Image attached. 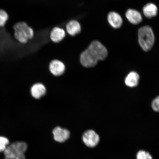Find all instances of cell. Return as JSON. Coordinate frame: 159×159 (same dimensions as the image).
Here are the masks:
<instances>
[{
	"label": "cell",
	"instance_id": "11",
	"mask_svg": "<svg viewBox=\"0 0 159 159\" xmlns=\"http://www.w3.org/2000/svg\"><path fill=\"white\" fill-rule=\"evenodd\" d=\"M125 15L127 19L132 24L138 25L142 21V15L136 10L129 9L126 11Z\"/></svg>",
	"mask_w": 159,
	"mask_h": 159
},
{
	"label": "cell",
	"instance_id": "18",
	"mask_svg": "<svg viewBox=\"0 0 159 159\" xmlns=\"http://www.w3.org/2000/svg\"><path fill=\"white\" fill-rule=\"evenodd\" d=\"M9 144V141L4 137L0 136V152H4Z\"/></svg>",
	"mask_w": 159,
	"mask_h": 159
},
{
	"label": "cell",
	"instance_id": "16",
	"mask_svg": "<svg viewBox=\"0 0 159 159\" xmlns=\"http://www.w3.org/2000/svg\"><path fill=\"white\" fill-rule=\"evenodd\" d=\"M9 16L5 10L0 9V28L4 27L8 21Z\"/></svg>",
	"mask_w": 159,
	"mask_h": 159
},
{
	"label": "cell",
	"instance_id": "7",
	"mask_svg": "<svg viewBox=\"0 0 159 159\" xmlns=\"http://www.w3.org/2000/svg\"><path fill=\"white\" fill-rule=\"evenodd\" d=\"M49 69L53 75L55 76H59L64 73L65 66L62 61L55 59L50 63Z\"/></svg>",
	"mask_w": 159,
	"mask_h": 159
},
{
	"label": "cell",
	"instance_id": "3",
	"mask_svg": "<svg viewBox=\"0 0 159 159\" xmlns=\"http://www.w3.org/2000/svg\"><path fill=\"white\" fill-rule=\"evenodd\" d=\"M27 149V145L25 142L13 143L4 152L5 159H25V153Z\"/></svg>",
	"mask_w": 159,
	"mask_h": 159
},
{
	"label": "cell",
	"instance_id": "6",
	"mask_svg": "<svg viewBox=\"0 0 159 159\" xmlns=\"http://www.w3.org/2000/svg\"><path fill=\"white\" fill-rule=\"evenodd\" d=\"M80 61L83 66L89 68L95 66L98 61L87 49L81 53L80 56Z\"/></svg>",
	"mask_w": 159,
	"mask_h": 159
},
{
	"label": "cell",
	"instance_id": "8",
	"mask_svg": "<svg viewBox=\"0 0 159 159\" xmlns=\"http://www.w3.org/2000/svg\"><path fill=\"white\" fill-rule=\"evenodd\" d=\"M53 138L56 142L63 143L68 139L70 135V133L67 129H62L57 127L53 131Z\"/></svg>",
	"mask_w": 159,
	"mask_h": 159
},
{
	"label": "cell",
	"instance_id": "13",
	"mask_svg": "<svg viewBox=\"0 0 159 159\" xmlns=\"http://www.w3.org/2000/svg\"><path fill=\"white\" fill-rule=\"evenodd\" d=\"M46 92V89L44 85L41 83H37L34 85L31 89L32 95L36 99H39L44 96Z\"/></svg>",
	"mask_w": 159,
	"mask_h": 159
},
{
	"label": "cell",
	"instance_id": "4",
	"mask_svg": "<svg viewBox=\"0 0 159 159\" xmlns=\"http://www.w3.org/2000/svg\"><path fill=\"white\" fill-rule=\"evenodd\" d=\"M87 49L98 61L104 60L108 56V50L104 45L98 41L92 42Z\"/></svg>",
	"mask_w": 159,
	"mask_h": 159
},
{
	"label": "cell",
	"instance_id": "10",
	"mask_svg": "<svg viewBox=\"0 0 159 159\" xmlns=\"http://www.w3.org/2000/svg\"><path fill=\"white\" fill-rule=\"evenodd\" d=\"M66 33L64 30L59 27H55L50 33V38L53 43H58L65 38Z\"/></svg>",
	"mask_w": 159,
	"mask_h": 159
},
{
	"label": "cell",
	"instance_id": "5",
	"mask_svg": "<svg viewBox=\"0 0 159 159\" xmlns=\"http://www.w3.org/2000/svg\"><path fill=\"white\" fill-rule=\"evenodd\" d=\"M82 139L84 144L90 148L97 146L99 141V135L92 130L86 131L83 134Z\"/></svg>",
	"mask_w": 159,
	"mask_h": 159
},
{
	"label": "cell",
	"instance_id": "2",
	"mask_svg": "<svg viewBox=\"0 0 159 159\" xmlns=\"http://www.w3.org/2000/svg\"><path fill=\"white\" fill-rule=\"evenodd\" d=\"M153 31L149 26L140 28L138 31V40L139 44L144 51H148L152 49L155 42Z\"/></svg>",
	"mask_w": 159,
	"mask_h": 159
},
{
	"label": "cell",
	"instance_id": "1",
	"mask_svg": "<svg viewBox=\"0 0 159 159\" xmlns=\"http://www.w3.org/2000/svg\"><path fill=\"white\" fill-rule=\"evenodd\" d=\"M13 30L14 37L20 44H27L34 38V30L25 21H19L15 23Z\"/></svg>",
	"mask_w": 159,
	"mask_h": 159
},
{
	"label": "cell",
	"instance_id": "19",
	"mask_svg": "<svg viewBox=\"0 0 159 159\" xmlns=\"http://www.w3.org/2000/svg\"><path fill=\"white\" fill-rule=\"evenodd\" d=\"M152 109L157 112H159V96L153 101L152 103Z\"/></svg>",
	"mask_w": 159,
	"mask_h": 159
},
{
	"label": "cell",
	"instance_id": "9",
	"mask_svg": "<svg viewBox=\"0 0 159 159\" xmlns=\"http://www.w3.org/2000/svg\"><path fill=\"white\" fill-rule=\"evenodd\" d=\"M108 21L109 25L115 29H118L122 26L123 20L118 13L111 11L108 16Z\"/></svg>",
	"mask_w": 159,
	"mask_h": 159
},
{
	"label": "cell",
	"instance_id": "14",
	"mask_svg": "<svg viewBox=\"0 0 159 159\" xmlns=\"http://www.w3.org/2000/svg\"><path fill=\"white\" fill-rule=\"evenodd\" d=\"M143 13L148 18H152L157 16L158 13V8L152 3H149L143 8Z\"/></svg>",
	"mask_w": 159,
	"mask_h": 159
},
{
	"label": "cell",
	"instance_id": "12",
	"mask_svg": "<svg viewBox=\"0 0 159 159\" xmlns=\"http://www.w3.org/2000/svg\"><path fill=\"white\" fill-rule=\"evenodd\" d=\"M66 30L70 35L74 36L80 32L81 26L78 21L72 20L67 23Z\"/></svg>",
	"mask_w": 159,
	"mask_h": 159
},
{
	"label": "cell",
	"instance_id": "15",
	"mask_svg": "<svg viewBox=\"0 0 159 159\" xmlns=\"http://www.w3.org/2000/svg\"><path fill=\"white\" fill-rule=\"evenodd\" d=\"M139 75L138 73L132 71L127 75L125 79V84L130 87H134L138 85Z\"/></svg>",
	"mask_w": 159,
	"mask_h": 159
},
{
	"label": "cell",
	"instance_id": "17",
	"mask_svg": "<svg viewBox=\"0 0 159 159\" xmlns=\"http://www.w3.org/2000/svg\"><path fill=\"white\" fill-rule=\"evenodd\" d=\"M136 159H153V158L150 153L146 151L141 150L137 153Z\"/></svg>",
	"mask_w": 159,
	"mask_h": 159
}]
</instances>
